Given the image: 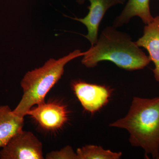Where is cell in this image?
Returning a JSON list of instances; mask_svg holds the SVG:
<instances>
[{"instance_id": "8fae6325", "label": "cell", "mask_w": 159, "mask_h": 159, "mask_svg": "<svg viewBox=\"0 0 159 159\" xmlns=\"http://www.w3.org/2000/svg\"><path fill=\"white\" fill-rule=\"evenodd\" d=\"M78 159H119L121 152H114L106 150L101 146L87 145L78 148L76 151Z\"/></svg>"}, {"instance_id": "8992f818", "label": "cell", "mask_w": 159, "mask_h": 159, "mask_svg": "<svg viewBox=\"0 0 159 159\" xmlns=\"http://www.w3.org/2000/svg\"><path fill=\"white\" fill-rule=\"evenodd\" d=\"M26 115L30 116L44 129L48 131L61 128L68 119L66 107L56 102L40 104L31 108Z\"/></svg>"}, {"instance_id": "277c9868", "label": "cell", "mask_w": 159, "mask_h": 159, "mask_svg": "<svg viewBox=\"0 0 159 159\" xmlns=\"http://www.w3.org/2000/svg\"><path fill=\"white\" fill-rule=\"evenodd\" d=\"M42 143L30 131H20L0 151L1 159H43Z\"/></svg>"}, {"instance_id": "7a4b0ae2", "label": "cell", "mask_w": 159, "mask_h": 159, "mask_svg": "<svg viewBox=\"0 0 159 159\" xmlns=\"http://www.w3.org/2000/svg\"><path fill=\"white\" fill-rule=\"evenodd\" d=\"M109 126L127 130L131 145L142 148L145 158L159 159V97H134L127 115Z\"/></svg>"}, {"instance_id": "52a82bcc", "label": "cell", "mask_w": 159, "mask_h": 159, "mask_svg": "<svg viewBox=\"0 0 159 159\" xmlns=\"http://www.w3.org/2000/svg\"><path fill=\"white\" fill-rule=\"evenodd\" d=\"M87 0H76L79 4H83ZM90 3L89 11L86 16L83 18H74L84 25L88 34L84 36L91 46L97 42L100 23L107 11L111 7L118 5H123L126 0H88Z\"/></svg>"}, {"instance_id": "ba28073f", "label": "cell", "mask_w": 159, "mask_h": 159, "mask_svg": "<svg viewBox=\"0 0 159 159\" xmlns=\"http://www.w3.org/2000/svg\"><path fill=\"white\" fill-rule=\"evenodd\" d=\"M136 43L148 52V57L154 65L152 70L154 77L159 83V15L154 17L150 23L145 25L143 35Z\"/></svg>"}, {"instance_id": "3957f363", "label": "cell", "mask_w": 159, "mask_h": 159, "mask_svg": "<svg viewBox=\"0 0 159 159\" xmlns=\"http://www.w3.org/2000/svg\"><path fill=\"white\" fill-rule=\"evenodd\" d=\"M85 53L75 50L58 59L50 58L43 66L27 72L20 82L22 97L13 113L24 118L34 105L44 102L47 94L62 77L66 65Z\"/></svg>"}, {"instance_id": "6da1fadb", "label": "cell", "mask_w": 159, "mask_h": 159, "mask_svg": "<svg viewBox=\"0 0 159 159\" xmlns=\"http://www.w3.org/2000/svg\"><path fill=\"white\" fill-rule=\"evenodd\" d=\"M85 52L81 63L89 68L106 61L120 68L134 71L144 69L151 62L148 55L129 34L118 31L113 26L103 29L96 43Z\"/></svg>"}, {"instance_id": "7c38bea8", "label": "cell", "mask_w": 159, "mask_h": 159, "mask_svg": "<svg viewBox=\"0 0 159 159\" xmlns=\"http://www.w3.org/2000/svg\"><path fill=\"white\" fill-rule=\"evenodd\" d=\"M47 159H78L77 153L70 145L58 151H52L47 154Z\"/></svg>"}, {"instance_id": "5b68a950", "label": "cell", "mask_w": 159, "mask_h": 159, "mask_svg": "<svg viewBox=\"0 0 159 159\" xmlns=\"http://www.w3.org/2000/svg\"><path fill=\"white\" fill-rule=\"evenodd\" d=\"M71 87L84 110L95 113L109 101L111 91L104 85L89 83L81 80H74Z\"/></svg>"}, {"instance_id": "9c48e42d", "label": "cell", "mask_w": 159, "mask_h": 159, "mask_svg": "<svg viewBox=\"0 0 159 159\" xmlns=\"http://www.w3.org/2000/svg\"><path fill=\"white\" fill-rule=\"evenodd\" d=\"M149 5L150 0H128L121 13L114 20L112 26L120 28L135 16L140 18L145 25L149 24L154 18Z\"/></svg>"}, {"instance_id": "30bf717a", "label": "cell", "mask_w": 159, "mask_h": 159, "mask_svg": "<svg viewBox=\"0 0 159 159\" xmlns=\"http://www.w3.org/2000/svg\"><path fill=\"white\" fill-rule=\"evenodd\" d=\"M24 124V118L14 115L9 106H0V148L23 129Z\"/></svg>"}]
</instances>
